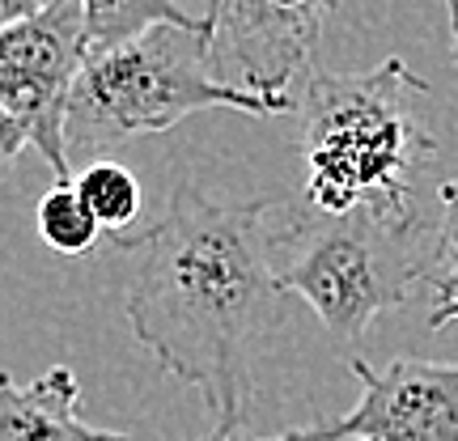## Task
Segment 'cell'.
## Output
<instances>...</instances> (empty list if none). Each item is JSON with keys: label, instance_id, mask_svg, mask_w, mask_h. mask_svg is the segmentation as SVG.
<instances>
[{"label": "cell", "instance_id": "obj_1", "mask_svg": "<svg viewBox=\"0 0 458 441\" xmlns=\"http://www.w3.org/2000/svg\"><path fill=\"white\" fill-rule=\"evenodd\" d=\"M114 250L136 255L131 335L213 408V428H242L255 352L284 323L263 199L225 204L179 182L162 221L119 233Z\"/></svg>", "mask_w": 458, "mask_h": 441}, {"label": "cell", "instance_id": "obj_15", "mask_svg": "<svg viewBox=\"0 0 458 441\" xmlns=\"http://www.w3.org/2000/svg\"><path fill=\"white\" fill-rule=\"evenodd\" d=\"M445 4V17H450V55L458 64V0H442Z\"/></svg>", "mask_w": 458, "mask_h": 441}, {"label": "cell", "instance_id": "obj_11", "mask_svg": "<svg viewBox=\"0 0 458 441\" xmlns=\"http://www.w3.org/2000/svg\"><path fill=\"white\" fill-rule=\"evenodd\" d=\"M72 187L81 204L89 208V216L98 221L102 233H128L136 213H140V182L128 165L111 162V157H94L72 174Z\"/></svg>", "mask_w": 458, "mask_h": 441}, {"label": "cell", "instance_id": "obj_8", "mask_svg": "<svg viewBox=\"0 0 458 441\" xmlns=\"http://www.w3.org/2000/svg\"><path fill=\"white\" fill-rule=\"evenodd\" d=\"M81 382L68 365H55L17 386L0 377V441H131L128 433L94 428L81 420Z\"/></svg>", "mask_w": 458, "mask_h": 441}, {"label": "cell", "instance_id": "obj_2", "mask_svg": "<svg viewBox=\"0 0 458 441\" xmlns=\"http://www.w3.org/2000/svg\"><path fill=\"white\" fill-rule=\"evenodd\" d=\"M428 81L399 55L360 72H318L301 98L297 153L306 204L318 213H369L425 221L420 174L437 140L425 123Z\"/></svg>", "mask_w": 458, "mask_h": 441}, {"label": "cell", "instance_id": "obj_17", "mask_svg": "<svg viewBox=\"0 0 458 441\" xmlns=\"http://www.w3.org/2000/svg\"><path fill=\"white\" fill-rule=\"evenodd\" d=\"M0 377H4V374H0Z\"/></svg>", "mask_w": 458, "mask_h": 441}, {"label": "cell", "instance_id": "obj_4", "mask_svg": "<svg viewBox=\"0 0 458 441\" xmlns=\"http://www.w3.org/2000/svg\"><path fill=\"white\" fill-rule=\"evenodd\" d=\"M425 221L352 208L318 213L306 199L272 229V272L280 293L301 297L331 340L357 343L377 314L403 310L420 284Z\"/></svg>", "mask_w": 458, "mask_h": 441}, {"label": "cell", "instance_id": "obj_5", "mask_svg": "<svg viewBox=\"0 0 458 441\" xmlns=\"http://www.w3.org/2000/svg\"><path fill=\"white\" fill-rule=\"evenodd\" d=\"M85 55L89 34L77 0H51L34 17L0 30V106L13 114L55 179H72L64 119Z\"/></svg>", "mask_w": 458, "mask_h": 441}, {"label": "cell", "instance_id": "obj_7", "mask_svg": "<svg viewBox=\"0 0 458 441\" xmlns=\"http://www.w3.org/2000/svg\"><path fill=\"white\" fill-rule=\"evenodd\" d=\"M348 369L360 382L357 408L272 441H458V365L394 357L386 369H374L352 357Z\"/></svg>", "mask_w": 458, "mask_h": 441}, {"label": "cell", "instance_id": "obj_3", "mask_svg": "<svg viewBox=\"0 0 458 441\" xmlns=\"http://www.w3.org/2000/svg\"><path fill=\"white\" fill-rule=\"evenodd\" d=\"M246 111L280 114L284 106L216 81L208 68V26L179 30L153 26L128 43L98 47L85 55L81 77L72 85L64 119L68 162L106 153L136 140L179 128L199 111Z\"/></svg>", "mask_w": 458, "mask_h": 441}, {"label": "cell", "instance_id": "obj_16", "mask_svg": "<svg viewBox=\"0 0 458 441\" xmlns=\"http://www.w3.org/2000/svg\"><path fill=\"white\" fill-rule=\"evenodd\" d=\"M204 441H272V437H246L242 428H213Z\"/></svg>", "mask_w": 458, "mask_h": 441}, {"label": "cell", "instance_id": "obj_13", "mask_svg": "<svg viewBox=\"0 0 458 441\" xmlns=\"http://www.w3.org/2000/svg\"><path fill=\"white\" fill-rule=\"evenodd\" d=\"M26 145H30V140H26V131L17 128L13 114L0 106V179H4V170L17 162V153H21Z\"/></svg>", "mask_w": 458, "mask_h": 441}, {"label": "cell", "instance_id": "obj_14", "mask_svg": "<svg viewBox=\"0 0 458 441\" xmlns=\"http://www.w3.org/2000/svg\"><path fill=\"white\" fill-rule=\"evenodd\" d=\"M51 0H0V30L4 26H13V21H26L34 17L38 9H47Z\"/></svg>", "mask_w": 458, "mask_h": 441}, {"label": "cell", "instance_id": "obj_10", "mask_svg": "<svg viewBox=\"0 0 458 441\" xmlns=\"http://www.w3.org/2000/svg\"><path fill=\"white\" fill-rule=\"evenodd\" d=\"M77 4L85 13L89 51L128 43V38L153 30V26H179V30L208 26V17H191L179 0H77Z\"/></svg>", "mask_w": 458, "mask_h": 441}, {"label": "cell", "instance_id": "obj_9", "mask_svg": "<svg viewBox=\"0 0 458 441\" xmlns=\"http://www.w3.org/2000/svg\"><path fill=\"white\" fill-rule=\"evenodd\" d=\"M420 284L428 289V327L458 323V179L437 187V229H428Z\"/></svg>", "mask_w": 458, "mask_h": 441}, {"label": "cell", "instance_id": "obj_12", "mask_svg": "<svg viewBox=\"0 0 458 441\" xmlns=\"http://www.w3.org/2000/svg\"><path fill=\"white\" fill-rule=\"evenodd\" d=\"M34 225H38V238H43L55 255H85V250H94L102 238L98 221H94L89 208L81 204L72 179H55L51 191H43L38 213H34Z\"/></svg>", "mask_w": 458, "mask_h": 441}, {"label": "cell", "instance_id": "obj_6", "mask_svg": "<svg viewBox=\"0 0 458 441\" xmlns=\"http://www.w3.org/2000/svg\"><path fill=\"white\" fill-rule=\"evenodd\" d=\"M340 0H213L208 9V68L216 81L289 102V81L314 60L327 17Z\"/></svg>", "mask_w": 458, "mask_h": 441}]
</instances>
